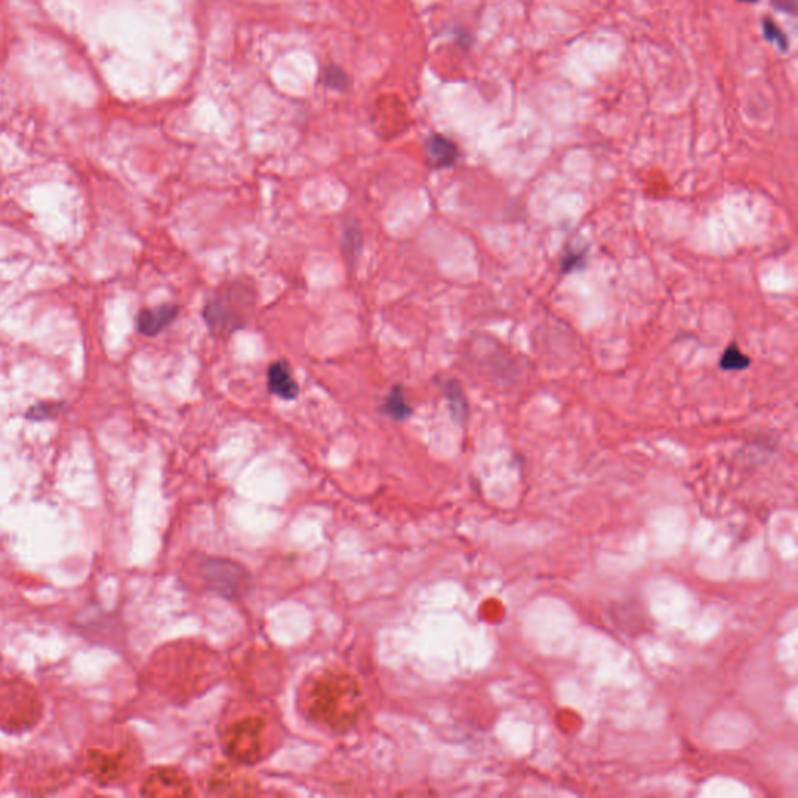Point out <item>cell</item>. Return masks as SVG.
<instances>
[{"label": "cell", "instance_id": "obj_1", "mask_svg": "<svg viewBox=\"0 0 798 798\" xmlns=\"http://www.w3.org/2000/svg\"><path fill=\"white\" fill-rule=\"evenodd\" d=\"M304 707L313 722L343 733L359 722L365 700L354 675L340 669H326L305 687Z\"/></svg>", "mask_w": 798, "mask_h": 798}, {"label": "cell", "instance_id": "obj_3", "mask_svg": "<svg viewBox=\"0 0 798 798\" xmlns=\"http://www.w3.org/2000/svg\"><path fill=\"white\" fill-rule=\"evenodd\" d=\"M256 304V293L243 283H229L211 296L203 308V318L212 334L229 335L248 323Z\"/></svg>", "mask_w": 798, "mask_h": 798}, {"label": "cell", "instance_id": "obj_17", "mask_svg": "<svg viewBox=\"0 0 798 798\" xmlns=\"http://www.w3.org/2000/svg\"><path fill=\"white\" fill-rule=\"evenodd\" d=\"M764 35H766V38L769 41L778 44V47L781 50H787V39L784 36V33L777 27L775 22H772L769 19H764Z\"/></svg>", "mask_w": 798, "mask_h": 798}, {"label": "cell", "instance_id": "obj_2", "mask_svg": "<svg viewBox=\"0 0 798 798\" xmlns=\"http://www.w3.org/2000/svg\"><path fill=\"white\" fill-rule=\"evenodd\" d=\"M139 764L138 747L131 737L122 734H106L101 729L81 750V766L84 772L101 786L123 783Z\"/></svg>", "mask_w": 798, "mask_h": 798}, {"label": "cell", "instance_id": "obj_7", "mask_svg": "<svg viewBox=\"0 0 798 798\" xmlns=\"http://www.w3.org/2000/svg\"><path fill=\"white\" fill-rule=\"evenodd\" d=\"M24 787L33 794H49L71 779V770L64 764L50 759L30 761L22 772Z\"/></svg>", "mask_w": 798, "mask_h": 798}, {"label": "cell", "instance_id": "obj_15", "mask_svg": "<svg viewBox=\"0 0 798 798\" xmlns=\"http://www.w3.org/2000/svg\"><path fill=\"white\" fill-rule=\"evenodd\" d=\"M362 228L358 220L351 225L345 226L343 236H342V251L343 258L348 262V266L353 267L355 259H358L360 248H362Z\"/></svg>", "mask_w": 798, "mask_h": 798}, {"label": "cell", "instance_id": "obj_14", "mask_svg": "<svg viewBox=\"0 0 798 798\" xmlns=\"http://www.w3.org/2000/svg\"><path fill=\"white\" fill-rule=\"evenodd\" d=\"M445 395H446L449 412H451L453 418L458 423L465 421L466 415H468V401H466V396L463 393L460 384H458V382L454 380V379L448 380L445 384Z\"/></svg>", "mask_w": 798, "mask_h": 798}, {"label": "cell", "instance_id": "obj_13", "mask_svg": "<svg viewBox=\"0 0 798 798\" xmlns=\"http://www.w3.org/2000/svg\"><path fill=\"white\" fill-rule=\"evenodd\" d=\"M380 413L393 421H405L412 417L413 409L409 404L401 385H395L390 390L384 404L380 405Z\"/></svg>", "mask_w": 798, "mask_h": 798}, {"label": "cell", "instance_id": "obj_12", "mask_svg": "<svg viewBox=\"0 0 798 798\" xmlns=\"http://www.w3.org/2000/svg\"><path fill=\"white\" fill-rule=\"evenodd\" d=\"M209 784H211L209 787L216 794L253 795L254 792H256V787H254V784L248 783L247 779H242V778H237V777L231 775V772H229V770L217 772V774L212 775Z\"/></svg>", "mask_w": 798, "mask_h": 798}, {"label": "cell", "instance_id": "obj_6", "mask_svg": "<svg viewBox=\"0 0 798 798\" xmlns=\"http://www.w3.org/2000/svg\"><path fill=\"white\" fill-rule=\"evenodd\" d=\"M195 565L203 585L220 596L239 597L248 588L250 577L247 571L231 560L201 557Z\"/></svg>", "mask_w": 798, "mask_h": 798}, {"label": "cell", "instance_id": "obj_4", "mask_svg": "<svg viewBox=\"0 0 798 798\" xmlns=\"http://www.w3.org/2000/svg\"><path fill=\"white\" fill-rule=\"evenodd\" d=\"M41 714V699L29 683L10 680L0 685V728L21 733L35 725Z\"/></svg>", "mask_w": 798, "mask_h": 798}, {"label": "cell", "instance_id": "obj_21", "mask_svg": "<svg viewBox=\"0 0 798 798\" xmlns=\"http://www.w3.org/2000/svg\"><path fill=\"white\" fill-rule=\"evenodd\" d=\"M741 2H747V4H754L757 0H741Z\"/></svg>", "mask_w": 798, "mask_h": 798}, {"label": "cell", "instance_id": "obj_11", "mask_svg": "<svg viewBox=\"0 0 798 798\" xmlns=\"http://www.w3.org/2000/svg\"><path fill=\"white\" fill-rule=\"evenodd\" d=\"M424 147H426V155L432 166H435L438 168H446L454 166L457 163L458 155H460L455 143L451 139H448L446 136H441V134L429 136L426 141V146Z\"/></svg>", "mask_w": 798, "mask_h": 798}, {"label": "cell", "instance_id": "obj_10", "mask_svg": "<svg viewBox=\"0 0 798 798\" xmlns=\"http://www.w3.org/2000/svg\"><path fill=\"white\" fill-rule=\"evenodd\" d=\"M178 305L163 304L155 309H143L138 317L139 333L147 337H155L171 326L178 317Z\"/></svg>", "mask_w": 798, "mask_h": 798}, {"label": "cell", "instance_id": "obj_9", "mask_svg": "<svg viewBox=\"0 0 798 798\" xmlns=\"http://www.w3.org/2000/svg\"><path fill=\"white\" fill-rule=\"evenodd\" d=\"M267 390L284 401H293L300 395V385L295 380L291 365L286 360L273 362L267 370Z\"/></svg>", "mask_w": 798, "mask_h": 798}, {"label": "cell", "instance_id": "obj_19", "mask_svg": "<svg viewBox=\"0 0 798 798\" xmlns=\"http://www.w3.org/2000/svg\"><path fill=\"white\" fill-rule=\"evenodd\" d=\"M325 80L326 84L330 88H335V89H345L346 84H348V79L343 71L337 69V67H330V69L326 72L325 75Z\"/></svg>", "mask_w": 798, "mask_h": 798}, {"label": "cell", "instance_id": "obj_20", "mask_svg": "<svg viewBox=\"0 0 798 798\" xmlns=\"http://www.w3.org/2000/svg\"><path fill=\"white\" fill-rule=\"evenodd\" d=\"M774 5L787 13L795 11V0H774Z\"/></svg>", "mask_w": 798, "mask_h": 798}, {"label": "cell", "instance_id": "obj_18", "mask_svg": "<svg viewBox=\"0 0 798 798\" xmlns=\"http://www.w3.org/2000/svg\"><path fill=\"white\" fill-rule=\"evenodd\" d=\"M583 264H585L583 253H577L572 250V251H566L563 254V261H562L563 273H571V271L580 270Z\"/></svg>", "mask_w": 798, "mask_h": 798}, {"label": "cell", "instance_id": "obj_16", "mask_svg": "<svg viewBox=\"0 0 798 798\" xmlns=\"http://www.w3.org/2000/svg\"><path fill=\"white\" fill-rule=\"evenodd\" d=\"M750 365V359L739 350V346L732 343L720 355L719 367L725 371H742Z\"/></svg>", "mask_w": 798, "mask_h": 798}, {"label": "cell", "instance_id": "obj_5", "mask_svg": "<svg viewBox=\"0 0 798 798\" xmlns=\"http://www.w3.org/2000/svg\"><path fill=\"white\" fill-rule=\"evenodd\" d=\"M266 722L259 717H243L226 728L223 750L234 762L253 766L264 754Z\"/></svg>", "mask_w": 798, "mask_h": 798}, {"label": "cell", "instance_id": "obj_22", "mask_svg": "<svg viewBox=\"0 0 798 798\" xmlns=\"http://www.w3.org/2000/svg\"><path fill=\"white\" fill-rule=\"evenodd\" d=\"M0 772H2V757H0Z\"/></svg>", "mask_w": 798, "mask_h": 798}, {"label": "cell", "instance_id": "obj_8", "mask_svg": "<svg viewBox=\"0 0 798 798\" xmlns=\"http://www.w3.org/2000/svg\"><path fill=\"white\" fill-rule=\"evenodd\" d=\"M142 794L147 797H189L192 786L183 772L173 767H158L148 772L142 783Z\"/></svg>", "mask_w": 798, "mask_h": 798}]
</instances>
